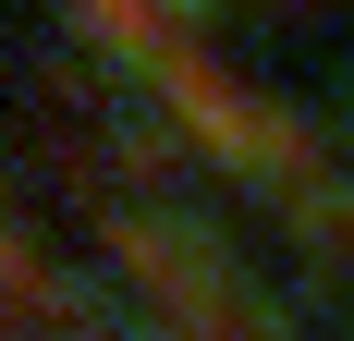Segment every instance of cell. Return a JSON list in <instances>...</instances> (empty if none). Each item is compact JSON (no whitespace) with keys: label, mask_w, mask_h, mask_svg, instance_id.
I'll return each mask as SVG.
<instances>
[{"label":"cell","mask_w":354,"mask_h":341,"mask_svg":"<svg viewBox=\"0 0 354 341\" xmlns=\"http://www.w3.org/2000/svg\"><path fill=\"white\" fill-rule=\"evenodd\" d=\"M73 25H86V49H110V61L135 73L147 98L171 110V135L196 146L208 170H232V183H269V195H318V135L293 122V110H269V98H245L232 73L196 49V37L159 12V0H62Z\"/></svg>","instance_id":"cell-1"}]
</instances>
